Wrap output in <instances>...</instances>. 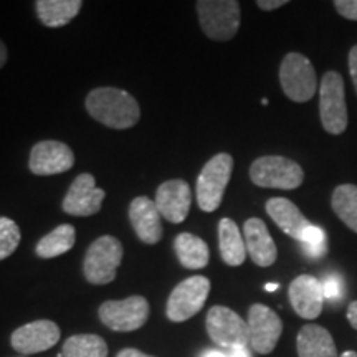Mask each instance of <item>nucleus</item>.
I'll list each match as a JSON object with an SVG mask.
<instances>
[{
    "instance_id": "nucleus-1",
    "label": "nucleus",
    "mask_w": 357,
    "mask_h": 357,
    "mask_svg": "<svg viewBox=\"0 0 357 357\" xmlns=\"http://www.w3.org/2000/svg\"><path fill=\"white\" fill-rule=\"evenodd\" d=\"M89 116L111 129H129L141 118L136 98L124 89L113 86L95 88L84 100Z\"/></svg>"
},
{
    "instance_id": "nucleus-2",
    "label": "nucleus",
    "mask_w": 357,
    "mask_h": 357,
    "mask_svg": "<svg viewBox=\"0 0 357 357\" xmlns=\"http://www.w3.org/2000/svg\"><path fill=\"white\" fill-rule=\"evenodd\" d=\"M123 243L113 235H102L89 245L83 261V275L88 283L101 287L116 280L123 261Z\"/></svg>"
},
{
    "instance_id": "nucleus-3",
    "label": "nucleus",
    "mask_w": 357,
    "mask_h": 357,
    "mask_svg": "<svg viewBox=\"0 0 357 357\" xmlns=\"http://www.w3.org/2000/svg\"><path fill=\"white\" fill-rule=\"evenodd\" d=\"M202 32L215 42H229L240 29V3L236 0H199L195 3Z\"/></svg>"
},
{
    "instance_id": "nucleus-4",
    "label": "nucleus",
    "mask_w": 357,
    "mask_h": 357,
    "mask_svg": "<svg viewBox=\"0 0 357 357\" xmlns=\"http://www.w3.org/2000/svg\"><path fill=\"white\" fill-rule=\"evenodd\" d=\"M250 178L253 184L265 189L293 190L303 184L305 172L293 159L283 155H263L250 166Z\"/></svg>"
},
{
    "instance_id": "nucleus-5",
    "label": "nucleus",
    "mask_w": 357,
    "mask_h": 357,
    "mask_svg": "<svg viewBox=\"0 0 357 357\" xmlns=\"http://www.w3.org/2000/svg\"><path fill=\"white\" fill-rule=\"evenodd\" d=\"M234 172V158L220 153L205 164L197 178V204L204 212H215Z\"/></svg>"
},
{
    "instance_id": "nucleus-6",
    "label": "nucleus",
    "mask_w": 357,
    "mask_h": 357,
    "mask_svg": "<svg viewBox=\"0 0 357 357\" xmlns=\"http://www.w3.org/2000/svg\"><path fill=\"white\" fill-rule=\"evenodd\" d=\"M319 116L326 132L342 134L347 129L344 82L337 71H328L319 84Z\"/></svg>"
},
{
    "instance_id": "nucleus-7",
    "label": "nucleus",
    "mask_w": 357,
    "mask_h": 357,
    "mask_svg": "<svg viewBox=\"0 0 357 357\" xmlns=\"http://www.w3.org/2000/svg\"><path fill=\"white\" fill-rule=\"evenodd\" d=\"M280 83L291 101H310L318 88V78L310 58L301 53H288L280 65Z\"/></svg>"
},
{
    "instance_id": "nucleus-8",
    "label": "nucleus",
    "mask_w": 357,
    "mask_h": 357,
    "mask_svg": "<svg viewBox=\"0 0 357 357\" xmlns=\"http://www.w3.org/2000/svg\"><path fill=\"white\" fill-rule=\"evenodd\" d=\"M208 293H211V280L202 275L190 276L177 284L172 289L171 296L167 300L166 314L172 323H184L190 319L207 301Z\"/></svg>"
},
{
    "instance_id": "nucleus-9",
    "label": "nucleus",
    "mask_w": 357,
    "mask_h": 357,
    "mask_svg": "<svg viewBox=\"0 0 357 357\" xmlns=\"http://www.w3.org/2000/svg\"><path fill=\"white\" fill-rule=\"evenodd\" d=\"M149 303L144 296H129L126 300L105 301L100 306L101 323L118 333L141 329L149 318Z\"/></svg>"
},
{
    "instance_id": "nucleus-10",
    "label": "nucleus",
    "mask_w": 357,
    "mask_h": 357,
    "mask_svg": "<svg viewBox=\"0 0 357 357\" xmlns=\"http://www.w3.org/2000/svg\"><path fill=\"white\" fill-rule=\"evenodd\" d=\"M205 328L212 341L225 349L250 344L247 321L227 306H212L205 318Z\"/></svg>"
},
{
    "instance_id": "nucleus-11",
    "label": "nucleus",
    "mask_w": 357,
    "mask_h": 357,
    "mask_svg": "<svg viewBox=\"0 0 357 357\" xmlns=\"http://www.w3.org/2000/svg\"><path fill=\"white\" fill-rule=\"evenodd\" d=\"M250 347L258 354H270L278 344L283 333V321L276 312L265 305H252L248 310Z\"/></svg>"
},
{
    "instance_id": "nucleus-12",
    "label": "nucleus",
    "mask_w": 357,
    "mask_h": 357,
    "mask_svg": "<svg viewBox=\"0 0 357 357\" xmlns=\"http://www.w3.org/2000/svg\"><path fill=\"white\" fill-rule=\"evenodd\" d=\"M106 192L96 187V181L91 174H79L71 182L66 192L61 208L73 217H91L101 211Z\"/></svg>"
},
{
    "instance_id": "nucleus-13",
    "label": "nucleus",
    "mask_w": 357,
    "mask_h": 357,
    "mask_svg": "<svg viewBox=\"0 0 357 357\" xmlns=\"http://www.w3.org/2000/svg\"><path fill=\"white\" fill-rule=\"evenodd\" d=\"M75 166V154L70 146L60 141H40L32 147L29 169L35 176H55Z\"/></svg>"
},
{
    "instance_id": "nucleus-14",
    "label": "nucleus",
    "mask_w": 357,
    "mask_h": 357,
    "mask_svg": "<svg viewBox=\"0 0 357 357\" xmlns=\"http://www.w3.org/2000/svg\"><path fill=\"white\" fill-rule=\"evenodd\" d=\"M58 341H60V328L48 319H38L20 326L10 336L13 349L26 356L52 349Z\"/></svg>"
},
{
    "instance_id": "nucleus-15",
    "label": "nucleus",
    "mask_w": 357,
    "mask_h": 357,
    "mask_svg": "<svg viewBox=\"0 0 357 357\" xmlns=\"http://www.w3.org/2000/svg\"><path fill=\"white\" fill-rule=\"evenodd\" d=\"M155 207L160 217L171 223H182L189 215L192 192L189 182L184 178H172L162 182L155 192Z\"/></svg>"
},
{
    "instance_id": "nucleus-16",
    "label": "nucleus",
    "mask_w": 357,
    "mask_h": 357,
    "mask_svg": "<svg viewBox=\"0 0 357 357\" xmlns=\"http://www.w3.org/2000/svg\"><path fill=\"white\" fill-rule=\"evenodd\" d=\"M288 296L294 312L303 319H316L323 311V283L316 276H296L289 284Z\"/></svg>"
},
{
    "instance_id": "nucleus-17",
    "label": "nucleus",
    "mask_w": 357,
    "mask_h": 357,
    "mask_svg": "<svg viewBox=\"0 0 357 357\" xmlns=\"http://www.w3.org/2000/svg\"><path fill=\"white\" fill-rule=\"evenodd\" d=\"M155 204L146 195H139L129 204V222L137 238L146 245H155L162 238V223Z\"/></svg>"
},
{
    "instance_id": "nucleus-18",
    "label": "nucleus",
    "mask_w": 357,
    "mask_h": 357,
    "mask_svg": "<svg viewBox=\"0 0 357 357\" xmlns=\"http://www.w3.org/2000/svg\"><path fill=\"white\" fill-rule=\"evenodd\" d=\"M243 240L247 253L253 263L261 268L271 266L278 257L275 240L271 238L270 231L266 229V223L261 218L252 217L245 222Z\"/></svg>"
},
{
    "instance_id": "nucleus-19",
    "label": "nucleus",
    "mask_w": 357,
    "mask_h": 357,
    "mask_svg": "<svg viewBox=\"0 0 357 357\" xmlns=\"http://www.w3.org/2000/svg\"><path fill=\"white\" fill-rule=\"evenodd\" d=\"M265 208L271 220L280 227V230L291 236V238L298 240V242H300L303 231H305L307 227L312 225V223L303 215L300 208H298L291 200L284 197L270 199L266 202Z\"/></svg>"
},
{
    "instance_id": "nucleus-20",
    "label": "nucleus",
    "mask_w": 357,
    "mask_h": 357,
    "mask_svg": "<svg viewBox=\"0 0 357 357\" xmlns=\"http://www.w3.org/2000/svg\"><path fill=\"white\" fill-rule=\"evenodd\" d=\"M298 357H339L331 333L323 326H303L296 337Z\"/></svg>"
},
{
    "instance_id": "nucleus-21",
    "label": "nucleus",
    "mask_w": 357,
    "mask_h": 357,
    "mask_svg": "<svg viewBox=\"0 0 357 357\" xmlns=\"http://www.w3.org/2000/svg\"><path fill=\"white\" fill-rule=\"evenodd\" d=\"M218 248L222 260L229 266H240L247 260L243 235L231 218L225 217L218 222Z\"/></svg>"
},
{
    "instance_id": "nucleus-22",
    "label": "nucleus",
    "mask_w": 357,
    "mask_h": 357,
    "mask_svg": "<svg viewBox=\"0 0 357 357\" xmlns=\"http://www.w3.org/2000/svg\"><path fill=\"white\" fill-rule=\"evenodd\" d=\"M82 0H37L35 10L40 22L50 29L68 25L82 10Z\"/></svg>"
},
{
    "instance_id": "nucleus-23",
    "label": "nucleus",
    "mask_w": 357,
    "mask_h": 357,
    "mask_svg": "<svg viewBox=\"0 0 357 357\" xmlns=\"http://www.w3.org/2000/svg\"><path fill=\"white\" fill-rule=\"evenodd\" d=\"M174 250L181 261V265L187 270H202L211 261L208 245L202 238L194 234H181L174 240Z\"/></svg>"
},
{
    "instance_id": "nucleus-24",
    "label": "nucleus",
    "mask_w": 357,
    "mask_h": 357,
    "mask_svg": "<svg viewBox=\"0 0 357 357\" xmlns=\"http://www.w3.org/2000/svg\"><path fill=\"white\" fill-rule=\"evenodd\" d=\"M77 242V230L70 223H61L50 234H47L38 240L37 247H35V253L38 258L43 260H50V258H56L63 253L70 252L75 247Z\"/></svg>"
},
{
    "instance_id": "nucleus-25",
    "label": "nucleus",
    "mask_w": 357,
    "mask_h": 357,
    "mask_svg": "<svg viewBox=\"0 0 357 357\" xmlns=\"http://www.w3.org/2000/svg\"><path fill=\"white\" fill-rule=\"evenodd\" d=\"M60 357H108V346L96 334H75L65 341Z\"/></svg>"
},
{
    "instance_id": "nucleus-26",
    "label": "nucleus",
    "mask_w": 357,
    "mask_h": 357,
    "mask_svg": "<svg viewBox=\"0 0 357 357\" xmlns=\"http://www.w3.org/2000/svg\"><path fill=\"white\" fill-rule=\"evenodd\" d=\"M331 207L336 215L357 234V185L342 184L334 189Z\"/></svg>"
},
{
    "instance_id": "nucleus-27",
    "label": "nucleus",
    "mask_w": 357,
    "mask_h": 357,
    "mask_svg": "<svg viewBox=\"0 0 357 357\" xmlns=\"http://www.w3.org/2000/svg\"><path fill=\"white\" fill-rule=\"evenodd\" d=\"M22 231L17 222L8 217H0V261L6 260L20 245Z\"/></svg>"
},
{
    "instance_id": "nucleus-28",
    "label": "nucleus",
    "mask_w": 357,
    "mask_h": 357,
    "mask_svg": "<svg viewBox=\"0 0 357 357\" xmlns=\"http://www.w3.org/2000/svg\"><path fill=\"white\" fill-rule=\"evenodd\" d=\"M303 252L310 258H323L328 252V238H326L324 230L318 225H311L303 231L300 238Z\"/></svg>"
},
{
    "instance_id": "nucleus-29",
    "label": "nucleus",
    "mask_w": 357,
    "mask_h": 357,
    "mask_svg": "<svg viewBox=\"0 0 357 357\" xmlns=\"http://www.w3.org/2000/svg\"><path fill=\"white\" fill-rule=\"evenodd\" d=\"M323 283V294H324V300L336 303L341 300V296L344 294V283L342 280L339 278L336 275H329L321 281Z\"/></svg>"
},
{
    "instance_id": "nucleus-30",
    "label": "nucleus",
    "mask_w": 357,
    "mask_h": 357,
    "mask_svg": "<svg viewBox=\"0 0 357 357\" xmlns=\"http://www.w3.org/2000/svg\"><path fill=\"white\" fill-rule=\"evenodd\" d=\"M334 7L339 15H342L347 20L357 22V0H336Z\"/></svg>"
},
{
    "instance_id": "nucleus-31",
    "label": "nucleus",
    "mask_w": 357,
    "mask_h": 357,
    "mask_svg": "<svg viewBox=\"0 0 357 357\" xmlns=\"http://www.w3.org/2000/svg\"><path fill=\"white\" fill-rule=\"evenodd\" d=\"M349 73L352 78V83H354V89L357 93V45L351 48L349 52Z\"/></svg>"
},
{
    "instance_id": "nucleus-32",
    "label": "nucleus",
    "mask_w": 357,
    "mask_h": 357,
    "mask_svg": "<svg viewBox=\"0 0 357 357\" xmlns=\"http://www.w3.org/2000/svg\"><path fill=\"white\" fill-rule=\"evenodd\" d=\"M287 0H258L257 6L261 8V10L265 12H271V10H276V8L287 6Z\"/></svg>"
},
{
    "instance_id": "nucleus-33",
    "label": "nucleus",
    "mask_w": 357,
    "mask_h": 357,
    "mask_svg": "<svg viewBox=\"0 0 357 357\" xmlns=\"http://www.w3.org/2000/svg\"><path fill=\"white\" fill-rule=\"evenodd\" d=\"M347 321H349V324L357 331V301H352L347 306Z\"/></svg>"
},
{
    "instance_id": "nucleus-34",
    "label": "nucleus",
    "mask_w": 357,
    "mask_h": 357,
    "mask_svg": "<svg viewBox=\"0 0 357 357\" xmlns=\"http://www.w3.org/2000/svg\"><path fill=\"white\" fill-rule=\"evenodd\" d=\"M227 356H229V357H252V356H250V351H248L247 346L231 347V349H229V352H227Z\"/></svg>"
},
{
    "instance_id": "nucleus-35",
    "label": "nucleus",
    "mask_w": 357,
    "mask_h": 357,
    "mask_svg": "<svg viewBox=\"0 0 357 357\" xmlns=\"http://www.w3.org/2000/svg\"><path fill=\"white\" fill-rule=\"evenodd\" d=\"M116 357H154V356L144 354V352H141V351H137V349H131V347H128V349H123Z\"/></svg>"
},
{
    "instance_id": "nucleus-36",
    "label": "nucleus",
    "mask_w": 357,
    "mask_h": 357,
    "mask_svg": "<svg viewBox=\"0 0 357 357\" xmlns=\"http://www.w3.org/2000/svg\"><path fill=\"white\" fill-rule=\"evenodd\" d=\"M7 58H8V50H7V45L0 40V70L3 68L7 63Z\"/></svg>"
},
{
    "instance_id": "nucleus-37",
    "label": "nucleus",
    "mask_w": 357,
    "mask_h": 357,
    "mask_svg": "<svg viewBox=\"0 0 357 357\" xmlns=\"http://www.w3.org/2000/svg\"><path fill=\"white\" fill-rule=\"evenodd\" d=\"M202 357H229L225 354V352H222V351H207L205 352V354L202 356Z\"/></svg>"
},
{
    "instance_id": "nucleus-38",
    "label": "nucleus",
    "mask_w": 357,
    "mask_h": 357,
    "mask_svg": "<svg viewBox=\"0 0 357 357\" xmlns=\"http://www.w3.org/2000/svg\"><path fill=\"white\" fill-rule=\"evenodd\" d=\"M265 289H266V291H276V289H278V284H276V283H268L266 287H265Z\"/></svg>"
},
{
    "instance_id": "nucleus-39",
    "label": "nucleus",
    "mask_w": 357,
    "mask_h": 357,
    "mask_svg": "<svg viewBox=\"0 0 357 357\" xmlns=\"http://www.w3.org/2000/svg\"><path fill=\"white\" fill-rule=\"evenodd\" d=\"M339 357H357V352L346 351V352H342V356H339Z\"/></svg>"
}]
</instances>
